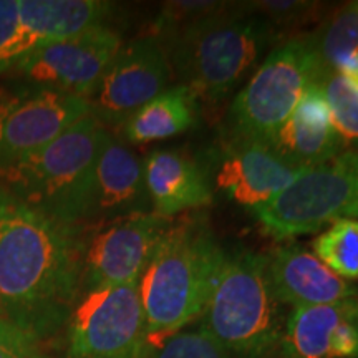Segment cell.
Returning <instances> with one entry per match:
<instances>
[{
	"label": "cell",
	"mask_w": 358,
	"mask_h": 358,
	"mask_svg": "<svg viewBox=\"0 0 358 358\" xmlns=\"http://www.w3.org/2000/svg\"><path fill=\"white\" fill-rule=\"evenodd\" d=\"M163 45L153 35L124 43L116 52L90 98V113L103 127H123L129 116L151 101L171 80Z\"/></svg>",
	"instance_id": "obj_10"
},
{
	"label": "cell",
	"mask_w": 358,
	"mask_h": 358,
	"mask_svg": "<svg viewBox=\"0 0 358 358\" xmlns=\"http://www.w3.org/2000/svg\"><path fill=\"white\" fill-rule=\"evenodd\" d=\"M317 78L319 65L307 35L289 38L272 48L232 101L231 120L236 136L268 145Z\"/></svg>",
	"instance_id": "obj_7"
},
{
	"label": "cell",
	"mask_w": 358,
	"mask_h": 358,
	"mask_svg": "<svg viewBox=\"0 0 358 358\" xmlns=\"http://www.w3.org/2000/svg\"><path fill=\"white\" fill-rule=\"evenodd\" d=\"M37 345L29 334L0 317V358H35Z\"/></svg>",
	"instance_id": "obj_28"
},
{
	"label": "cell",
	"mask_w": 358,
	"mask_h": 358,
	"mask_svg": "<svg viewBox=\"0 0 358 358\" xmlns=\"http://www.w3.org/2000/svg\"><path fill=\"white\" fill-rule=\"evenodd\" d=\"M306 168L289 163L267 143L236 136L222 150L214 186L236 204L256 213L271 203Z\"/></svg>",
	"instance_id": "obj_13"
},
{
	"label": "cell",
	"mask_w": 358,
	"mask_h": 358,
	"mask_svg": "<svg viewBox=\"0 0 358 358\" xmlns=\"http://www.w3.org/2000/svg\"><path fill=\"white\" fill-rule=\"evenodd\" d=\"M35 358H48V357H45V355H40V353H37V355H35Z\"/></svg>",
	"instance_id": "obj_29"
},
{
	"label": "cell",
	"mask_w": 358,
	"mask_h": 358,
	"mask_svg": "<svg viewBox=\"0 0 358 358\" xmlns=\"http://www.w3.org/2000/svg\"><path fill=\"white\" fill-rule=\"evenodd\" d=\"M151 211L145 164L127 141L106 131L93 173L92 198L85 226H101L115 219Z\"/></svg>",
	"instance_id": "obj_14"
},
{
	"label": "cell",
	"mask_w": 358,
	"mask_h": 358,
	"mask_svg": "<svg viewBox=\"0 0 358 358\" xmlns=\"http://www.w3.org/2000/svg\"><path fill=\"white\" fill-rule=\"evenodd\" d=\"M151 209L169 219L187 209L211 203L213 189L208 174L189 156L158 150L143 161Z\"/></svg>",
	"instance_id": "obj_18"
},
{
	"label": "cell",
	"mask_w": 358,
	"mask_h": 358,
	"mask_svg": "<svg viewBox=\"0 0 358 358\" xmlns=\"http://www.w3.org/2000/svg\"><path fill=\"white\" fill-rule=\"evenodd\" d=\"M198 120V95L186 85L164 90L141 106L123 124L124 141L131 145L168 140L192 128Z\"/></svg>",
	"instance_id": "obj_20"
},
{
	"label": "cell",
	"mask_w": 358,
	"mask_h": 358,
	"mask_svg": "<svg viewBox=\"0 0 358 358\" xmlns=\"http://www.w3.org/2000/svg\"><path fill=\"white\" fill-rule=\"evenodd\" d=\"M277 29L243 2L214 13L163 43L173 73L196 95L219 101L256 69L279 38Z\"/></svg>",
	"instance_id": "obj_3"
},
{
	"label": "cell",
	"mask_w": 358,
	"mask_h": 358,
	"mask_svg": "<svg viewBox=\"0 0 358 358\" xmlns=\"http://www.w3.org/2000/svg\"><path fill=\"white\" fill-rule=\"evenodd\" d=\"M277 350L280 358H358V299L295 307Z\"/></svg>",
	"instance_id": "obj_15"
},
{
	"label": "cell",
	"mask_w": 358,
	"mask_h": 358,
	"mask_svg": "<svg viewBox=\"0 0 358 358\" xmlns=\"http://www.w3.org/2000/svg\"><path fill=\"white\" fill-rule=\"evenodd\" d=\"M224 252L203 219L169 221L140 279L148 342L181 332L201 319Z\"/></svg>",
	"instance_id": "obj_2"
},
{
	"label": "cell",
	"mask_w": 358,
	"mask_h": 358,
	"mask_svg": "<svg viewBox=\"0 0 358 358\" xmlns=\"http://www.w3.org/2000/svg\"><path fill=\"white\" fill-rule=\"evenodd\" d=\"M254 214L277 241L313 234L329 224L358 217V153L342 151L325 163L302 169Z\"/></svg>",
	"instance_id": "obj_6"
},
{
	"label": "cell",
	"mask_w": 358,
	"mask_h": 358,
	"mask_svg": "<svg viewBox=\"0 0 358 358\" xmlns=\"http://www.w3.org/2000/svg\"><path fill=\"white\" fill-rule=\"evenodd\" d=\"M169 221L151 211L98 226L85 243L82 294L140 282Z\"/></svg>",
	"instance_id": "obj_11"
},
{
	"label": "cell",
	"mask_w": 358,
	"mask_h": 358,
	"mask_svg": "<svg viewBox=\"0 0 358 358\" xmlns=\"http://www.w3.org/2000/svg\"><path fill=\"white\" fill-rule=\"evenodd\" d=\"M66 327L70 358H141L150 337L140 282L82 294Z\"/></svg>",
	"instance_id": "obj_8"
},
{
	"label": "cell",
	"mask_w": 358,
	"mask_h": 358,
	"mask_svg": "<svg viewBox=\"0 0 358 358\" xmlns=\"http://www.w3.org/2000/svg\"><path fill=\"white\" fill-rule=\"evenodd\" d=\"M272 292L267 257L250 250L224 252L216 282L201 315L224 348L239 358H264L277 350L285 320Z\"/></svg>",
	"instance_id": "obj_5"
},
{
	"label": "cell",
	"mask_w": 358,
	"mask_h": 358,
	"mask_svg": "<svg viewBox=\"0 0 358 358\" xmlns=\"http://www.w3.org/2000/svg\"><path fill=\"white\" fill-rule=\"evenodd\" d=\"M231 2L219 0H174L166 2L155 20L153 37L163 45L176 37L189 27L199 24L214 13L224 10Z\"/></svg>",
	"instance_id": "obj_24"
},
{
	"label": "cell",
	"mask_w": 358,
	"mask_h": 358,
	"mask_svg": "<svg viewBox=\"0 0 358 358\" xmlns=\"http://www.w3.org/2000/svg\"><path fill=\"white\" fill-rule=\"evenodd\" d=\"M317 85L329 106L335 131L342 141L358 143V85L337 71L322 77Z\"/></svg>",
	"instance_id": "obj_23"
},
{
	"label": "cell",
	"mask_w": 358,
	"mask_h": 358,
	"mask_svg": "<svg viewBox=\"0 0 358 358\" xmlns=\"http://www.w3.org/2000/svg\"><path fill=\"white\" fill-rule=\"evenodd\" d=\"M106 131L88 113L43 150L0 169V182L34 211L85 229L93 173Z\"/></svg>",
	"instance_id": "obj_4"
},
{
	"label": "cell",
	"mask_w": 358,
	"mask_h": 358,
	"mask_svg": "<svg viewBox=\"0 0 358 358\" xmlns=\"http://www.w3.org/2000/svg\"><path fill=\"white\" fill-rule=\"evenodd\" d=\"M0 317H2V312H0Z\"/></svg>",
	"instance_id": "obj_30"
},
{
	"label": "cell",
	"mask_w": 358,
	"mask_h": 358,
	"mask_svg": "<svg viewBox=\"0 0 358 358\" xmlns=\"http://www.w3.org/2000/svg\"><path fill=\"white\" fill-rule=\"evenodd\" d=\"M32 52L34 45L20 19L19 0H0V75L15 71Z\"/></svg>",
	"instance_id": "obj_26"
},
{
	"label": "cell",
	"mask_w": 358,
	"mask_h": 358,
	"mask_svg": "<svg viewBox=\"0 0 358 358\" xmlns=\"http://www.w3.org/2000/svg\"><path fill=\"white\" fill-rule=\"evenodd\" d=\"M34 50L105 27L113 3L101 0H19Z\"/></svg>",
	"instance_id": "obj_19"
},
{
	"label": "cell",
	"mask_w": 358,
	"mask_h": 358,
	"mask_svg": "<svg viewBox=\"0 0 358 358\" xmlns=\"http://www.w3.org/2000/svg\"><path fill=\"white\" fill-rule=\"evenodd\" d=\"M319 65V78L334 73L358 52V2H348L320 22L315 32L307 35Z\"/></svg>",
	"instance_id": "obj_21"
},
{
	"label": "cell",
	"mask_w": 358,
	"mask_h": 358,
	"mask_svg": "<svg viewBox=\"0 0 358 358\" xmlns=\"http://www.w3.org/2000/svg\"><path fill=\"white\" fill-rule=\"evenodd\" d=\"M249 12L259 13L275 27H297L315 19V13L322 10L320 2L307 0H257L243 2Z\"/></svg>",
	"instance_id": "obj_27"
},
{
	"label": "cell",
	"mask_w": 358,
	"mask_h": 358,
	"mask_svg": "<svg viewBox=\"0 0 358 358\" xmlns=\"http://www.w3.org/2000/svg\"><path fill=\"white\" fill-rule=\"evenodd\" d=\"M141 358H231V353L203 327L181 330L169 337L148 342Z\"/></svg>",
	"instance_id": "obj_25"
},
{
	"label": "cell",
	"mask_w": 358,
	"mask_h": 358,
	"mask_svg": "<svg viewBox=\"0 0 358 358\" xmlns=\"http://www.w3.org/2000/svg\"><path fill=\"white\" fill-rule=\"evenodd\" d=\"M88 113V100L32 82L0 88V169L43 150Z\"/></svg>",
	"instance_id": "obj_9"
},
{
	"label": "cell",
	"mask_w": 358,
	"mask_h": 358,
	"mask_svg": "<svg viewBox=\"0 0 358 358\" xmlns=\"http://www.w3.org/2000/svg\"><path fill=\"white\" fill-rule=\"evenodd\" d=\"M268 146L299 168L315 166L342 153L343 141L335 131L319 85L313 83L306 90Z\"/></svg>",
	"instance_id": "obj_17"
},
{
	"label": "cell",
	"mask_w": 358,
	"mask_h": 358,
	"mask_svg": "<svg viewBox=\"0 0 358 358\" xmlns=\"http://www.w3.org/2000/svg\"><path fill=\"white\" fill-rule=\"evenodd\" d=\"M313 252L330 271L345 280H358V221L334 222L313 241Z\"/></svg>",
	"instance_id": "obj_22"
},
{
	"label": "cell",
	"mask_w": 358,
	"mask_h": 358,
	"mask_svg": "<svg viewBox=\"0 0 358 358\" xmlns=\"http://www.w3.org/2000/svg\"><path fill=\"white\" fill-rule=\"evenodd\" d=\"M110 27H98L77 37L40 47L20 62L15 71L42 87L90 100L106 69L122 47Z\"/></svg>",
	"instance_id": "obj_12"
},
{
	"label": "cell",
	"mask_w": 358,
	"mask_h": 358,
	"mask_svg": "<svg viewBox=\"0 0 358 358\" xmlns=\"http://www.w3.org/2000/svg\"><path fill=\"white\" fill-rule=\"evenodd\" d=\"M83 232L34 211L0 182V312L37 343L66 325L82 295Z\"/></svg>",
	"instance_id": "obj_1"
},
{
	"label": "cell",
	"mask_w": 358,
	"mask_h": 358,
	"mask_svg": "<svg viewBox=\"0 0 358 358\" xmlns=\"http://www.w3.org/2000/svg\"><path fill=\"white\" fill-rule=\"evenodd\" d=\"M267 271L272 292L282 306H329L358 299V289L352 282L338 277L315 254L299 245L277 248L267 256Z\"/></svg>",
	"instance_id": "obj_16"
}]
</instances>
